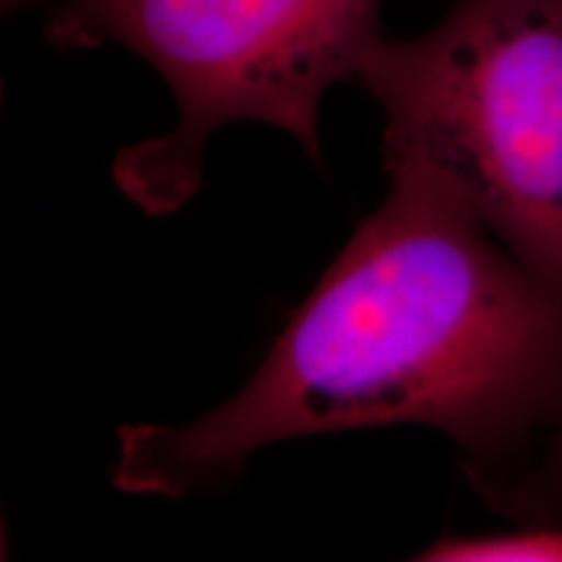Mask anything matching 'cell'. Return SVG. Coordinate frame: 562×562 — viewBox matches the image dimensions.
I'll return each mask as SVG.
<instances>
[{
  "label": "cell",
  "instance_id": "1",
  "mask_svg": "<svg viewBox=\"0 0 562 562\" xmlns=\"http://www.w3.org/2000/svg\"><path fill=\"white\" fill-rule=\"evenodd\" d=\"M389 178L381 209L229 402L117 432V490L195 495L271 442L389 425L448 435L487 503L529 467L562 419V292L442 182Z\"/></svg>",
  "mask_w": 562,
  "mask_h": 562
},
{
  "label": "cell",
  "instance_id": "5",
  "mask_svg": "<svg viewBox=\"0 0 562 562\" xmlns=\"http://www.w3.org/2000/svg\"><path fill=\"white\" fill-rule=\"evenodd\" d=\"M417 560L440 562H497V560H562V526H539L503 537L440 539L422 550Z\"/></svg>",
  "mask_w": 562,
  "mask_h": 562
},
{
  "label": "cell",
  "instance_id": "2",
  "mask_svg": "<svg viewBox=\"0 0 562 562\" xmlns=\"http://www.w3.org/2000/svg\"><path fill=\"white\" fill-rule=\"evenodd\" d=\"M355 83L383 110L385 170L442 182L562 292V0H456L372 42Z\"/></svg>",
  "mask_w": 562,
  "mask_h": 562
},
{
  "label": "cell",
  "instance_id": "6",
  "mask_svg": "<svg viewBox=\"0 0 562 562\" xmlns=\"http://www.w3.org/2000/svg\"><path fill=\"white\" fill-rule=\"evenodd\" d=\"M47 0H3V11L30 9V5H45Z\"/></svg>",
  "mask_w": 562,
  "mask_h": 562
},
{
  "label": "cell",
  "instance_id": "3",
  "mask_svg": "<svg viewBox=\"0 0 562 562\" xmlns=\"http://www.w3.org/2000/svg\"><path fill=\"white\" fill-rule=\"evenodd\" d=\"M383 0H47L45 37L60 50L117 45L170 87L178 123L121 151L112 175L146 214H172L203 182V151L232 123L290 133L321 161L318 110L355 83L383 37Z\"/></svg>",
  "mask_w": 562,
  "mask_h": 562
},
{
  "label": "cell",
  "instance_id": "4",
  "mask_svg": "<svg viewBox=\"0 0 562 562\" xmlns=\"http://www.w3.org/2000/svg\"><path fill=\"white\" fill-rule=\"evenodd\" d=\"M521 529L562 526V419L521 474L490 501Z\"/></svg>",
  "mask_w": 562,
  "mask_h": 562
}]
</instances>
